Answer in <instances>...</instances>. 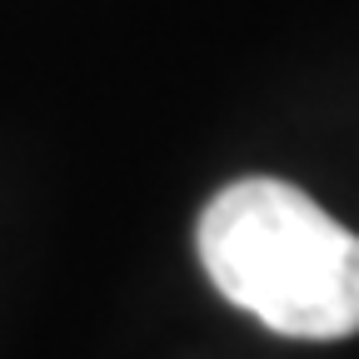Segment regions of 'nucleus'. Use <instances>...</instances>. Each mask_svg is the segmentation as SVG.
<instances>
[{"mask_svg":"<svg viewBox=\"0 0 359 359\" xmlns=\"http://www.w3.org/2000/svg\"><path fill=\"white\" fill-rule=\"evenodd\" d=\"M200 264L235 309L285 339L359 334V235L299 185L235 180L200 215Z\"/></svg>","mask_w":359,"mask_h":359,"instance_id":"nucleus-1","label":"nucleus"}]
</instances>
